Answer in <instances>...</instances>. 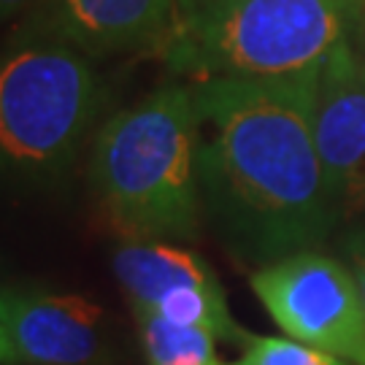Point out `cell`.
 I'll return each instance as SVG.
<instances>
[{
    "mask_svg": "<svg viewBox=\"0 0 365 365\" xmlns=\"http://www.w3.org/2000/svg\"><path fill=\"white\" fill-rule=\"evenodd\" d=\"M317 73L192 81L211 128L197 152L203 220L255 271L319 247L344 220L314 141Z\"/></svg>",
    "mask_w": 365,
    "mask_h": 365,
    "instance_id": "6da1fadb",
    "label": "cell"
},
{
    "mask_svg": "<svg viewBox=\"0 0 365 365\" xmlns=\"http://www.w3.org/2000/svg\"><path fill=\"white\" fill-rule=\"evenodd\" d=\"M200 141L192 81L157 87L117 111L90 155V184L106 220L130 241H192L203 222Z\"/></svg>",
    "mask_w": 365,
    "mask_h": 365,
    "instance_id": "7a4b0ae2",
    "label": "cell"
},
{
    "mask_svg": "<svg viewBox=\"0 0 365 365\" xmlns=\"http://www.w3.org/2000/svg\"><path fill=\"white\" fill-rule=\"evenodd\" d=\"M103 103L87 54L63 41L14 38L0 52V179L60 187Z\"/></svg>",
    "mask_w": 365,
    "mask_h": 365,
    "instance_id": "3957f363",
    "label": "cell"
},
{
    "mask_svg": "<svg viewBox=\"0 0 365 365\" xmlns=\"http://www.w3.org/2000/svg\"><path fill=\"white\" fill-rule=\"evenodd\" d=\"M363 9L365 0H227L179 27L163 57L192 81L292 76L349 41Z\"/></svg>",
    "mask_w": 365,
    "mask_h": 365,
    "instance_id": "277c9868",
    "label": "cell"
},
{
    "mask_svg": "<svg viewBox=\"0 0 365 365\" xmlns=\"http://www.w3.org/2000/svg\"><path fill=\"white\" fill-rule=\"evenodd\" d=\"M252 289L284 333L352 365H365V300L339 260L317 249L268 262Z\"/></svg>",
    "mask_w": 365,
    "mask_h": 365,
    "instance_id": "5b68a950",
    "label": "cell"
},
{
    "mask_svg": "<svg viewBox=\"0 0 365 365\" xmlns=\"http://www.w3.org/2000/svg\"><path fill=\"white\" fill-rule=\"evenodd\" d=\"M0 322L27 365H108L114 360L103 306L78 292L0 284Z\"/></svg>",
    "mask_w": 365,
    "mask_h": 365,
    "instance_id": "8992f818",
    "label": "cell"
},
{
    "mask_svg": "<svg viewBox=\"0 0 365 365\" xmlns=\"http://www.w3.org/2000/svg\"><path fill=\"white\" fill-rule=\"evenodd\" d=\"M176 27V0H36L16 38L63 41L92 60L165 52Z\"/></svg>",
    "mask_w": 365,
    "mask_h": 365,
    "instance_id": "52a82bcc",
    "label": "cell"
},
{
    "mask_svg": "<svg viewBox=\"0 0 365 365\" xmlns=\"http://www.w3.org/2000/svg\"><path fill=\"white\" fill-rule=\"evenodd\" d=\"M314 141L344 217L365 214V63L352 41L319 63Z\"/></svg>",
    "mask_w": 365,
    "mask_h": 365,
    "instance_id": "ba28073f",
    "label": "cell"
},
{
    "mask_svg": "<svg viewBox=\"0 0 365 365\" xmlns=\"http://www.w3.org/2000/svg\"><path fill=\"white\" fill-rule=\"evenodd\" d=\"M114 276L130 306H152L176 287H214L220 279L200 255L170 241H125L114 249Z\"/></svg>",
    "mask_w": 365,
    "mask_h": 365,
    "instance_id": "9c48e42d",
    "label": "cell"
},
{
    "mask_svg": "<svg viewBox=\"0 0 365 365\" xmlns=\"http://www.w3.org/2000/svg\"><path fill=\"white\" fill-rule=\"evenodd\" d=\"M133 317L149 365H225L217 354V336L209 330L179 325L135 306Z\"/></svg>",
    "mask_w": 365,
    "mask_h": 365,
    "instance_id": "30bf717a",
    "label": "cell"
},
{
    "mask_svg": "<svg viewBox=\"0 0 365 365\" xmlns=\"http://www.w3.org/2000/svg\"><path fill=\"white\" fill-rule=\"evenodd\" d=\"M241 346H244L241 360L233 365H349L336 354L322 352L303 341L268 339L249 333Z\"/></svg>",
    "mask_w": 365,
    "mask_h": 365,
    "instance_id": "8fae6325",
    "label": "cell"
},
{
    "mask_svg": "<svg viewBox=\"0 0 365 365\" xmlns=\"http://www.w3.org/2000/svg\"><path fill=\"white\" fill-rule=\"evenodd\" d=\"M176 3H179V27H182L200 19V16H206L214 9H220L222 3H227V0H176Z\"/></svg>",
    "mask_w": 365,
    "mask_h": 365,
    "instance_id": "7c38bea8",
    "label": "cell"
},
{
    "mask_svg": "<svg viewBox=\"0 0 365 365\" xmlns=\"http://www.w3.org/2000/svg\"><path fill=\"white\" fill-rule=\"evenodd\" d=\"M19 363H22V357L16 352V346H14L6 325L0 322V365H19Z\"/></svg>",
    "mask_w": 365,
    "mask_h": 365,
    "instance_id": "4fadbf2b",
    "label": "cell"
},
{
    "mask_svg": "<svg viewBox=\"0 0 365 365\" xmlns=\"http://www.w3.org/2000/svg\"><path fill=\"white\" fill-rule=\"evenodd\" d=\"M352 262H354V279H357L360 292H363V300H365V238H360L352 247Z\"/></svg>",
    "mask_w": 365,
    "mask_h": 365,
    "instance_id": "5bb4252c",
    "label": "cell"
},
{
    "mask_svg": "<svg viewBox=\"0 0 365 365\" xmlns=\"http://www.w3.org/2000/svg\"><path fill=\"white\" fill-rule=\"evenodd\" d=\"M36 0H0V25L6 22V19H11L14 14L25 11L27 6H33Z\"/></svg>",
    "mask_w": 365,
    "mask_h": 365,
    "instance_id": "9a60e30c",
    "label": "cell"
}]
</instances>
